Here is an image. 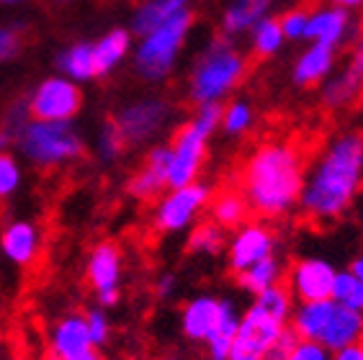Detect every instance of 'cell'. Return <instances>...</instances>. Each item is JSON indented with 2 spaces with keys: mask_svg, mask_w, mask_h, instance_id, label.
Instances as JSON below:
<instances>
[{
  "mask_svg": "<svg viewBox=\"0 0 363 360\" xmlns=\"http://www.w3.org/2000/svg\"><path fill=\"white\" fill-rule=\"evenodd\" d=\"M363 193V132L345 129L325 142L304 173L299 208L317 224L337 222Z\"/></svg>",
  "mask_w": 363,
  "mask_h": 360,
  "instance_id": "1",
  "label": "cell"
},
{
  "mask_svg": "<svg viewBox=\"0 0 363 360\" xmlns=\"http://www.w3.org/2000/svg\"><path fill=\"white\" fill-rule=\"evenodd\" d=\"M304 157L289 139H268L247 154L240 173L242 196L263 222L284 219L299 208L304 186Z\"/></svg>",
  "mask_w": 363,
  "mask_h": 360,
  "instance_id": "2",
  "label": "cell"
},
{
  "mask_svg": "<svg viewBox=\"0 0 363 360\" xmlns=\"http://www.w3.org/2000/svg\"><path fill=\"white\" fill-rule=\"evenodd\" d=\"M247 75V57L240 52L232 39H211L199 52L189 72V98L191 103L206 106L219 103L240 88Z\"/></svg>",
  "mask_w": 363,
  "mask_h": 360,
  "instance_id": "3",
  "label": "cell"
},
{
  "mask_svg": "<svg viewBox=\"0 0 363 360\" xmlns=\"http://www.w3.org/2000/svg\"><path fill=\"white\" fill-rule=\"evenodd\" d=\"M13 147L28 165L42 170L70 165L88 150L83 132L75 126V121H42V118H26L16 132Z\"/></svg>",
  "mask_w": 363,
  "mask_h": 360,
  "instance_id": "4",
  "label": "cell"
},
{
  "mask_svg": "<svg viewBox=\"0 0 363 360\" xmlns=\"http://www.w3.org/2000/svg\"><path fill=\"white\" fill-rule=\"evenodd\" d=\"M194 31V11H181L162 26L152 28L150 34L140 36V42L132 49L134 72L150 85H157L173 75L178 67L181 52Z\"/></svg>",
  "mask_w": 363,
  "mask_h": 360,
  "instance_id": "5",
  "label": "cell"
},
{
  "mask_svg": "<svg viewBox=\"0 0 363 360\" xmlns=\"http://www.w3.org/2000/svg\"><path fill=\"white\" fill-rule=\"evenodd\" d=\"M219 121H222L219 103L196 106L194 116L175 132L173 142H170L168 188H181L199 180L203 159L209 152V142L219 132Z\"/></svg>",
  "mask_w": 363,
  "mask_h": 360,
  "instance_id": "6",
  "label": "cell"
},
{
  "mask_svg": "<svg viewBox=\"0 0 363 360\" xmlns=\"http://www.w3.org/2000/svg\"><path fill=\"white\" fill-rule=\"evenodd\" d=\"M242 312L230 296L199 293L181 309V332L191 342H206L211 337H232L240 327Z\"/></svg>",
  "mask_w": 363,
  "mask_h": 360,
  "instance_id": "7",
  "label": "cell"
},
{
  "mask_svg": "<svg viewBox=\"0 0 363 360\" xmlns=\"http://www.w3.org/2000/svg\"><path fill=\"white\" fill-rule=\"evenodd\" d=\"M173 116L175 108L170 101L160 96H145L121 103L111 121L116 124L126 147H147L168 132Z\"/></svg>",
  "mask_w": 363,
  "mask_h": 360,
  "instance_id": "8",
  "label": "cell"
},
{
  "mask_svg": "<svg viewBox=\"0 0 363 360\" xmlns=\"http://www.w3.org/2000/svg\"><path fill=\"white\" fill-rule=\"evenodd\" d=\"M286 327V319L268 312L260 301L252 298V304H247L242 312L238 332L232 339L230 360H271L273 347Z\"/></svg>",
  "mask_w": 363,
  "mask_h": 360,
  "instance_id": "9",
  "label": "cell"
},
{
  "mask_svg": "<svg viewBox=\"0 0 363 360\" xmlns=\"http://www.w3.org/2000/svg\"><path fill=\"white\" fill-rule=\"evenodd\" d=\"M211 186L194 180L189 186L168 188L152 206V229L160 235H181L196 224V219L209 208Z\"/></svg>",
  "mask_w": 363,
  "mask_h": 360,
  "instance_id": "10",
  "label": "cell"
},
{
  "mask_svg": "<svg viewBox=\"0 0 363 360\" xmlns=\"http://www.w3.org/2000/svg\"><path fill=\"white\" fill-rule=\"evenodd\" d=\"M26 108L31 118L42 121H75L83 111V90L65 75H49L36 83L26 98Z\"/></svg>",
  "mask_w": 363,
  "mask_h": 360,
  "instance_id": "11",
  "label": "cell"
},
{
  "mask_svg": "<svg viewBox=\"0 0 363 360\" xmlns=\"http://www.w3.org/2000/svg\"><path fill=\"white\" fill-rule=\"evenodd\" d=\"M121 276H124V252L116 242H98L85 260V278L96 293L98 306L111 309L121 298Z\"/></svg>",
  "mask_w": 363,
  "mask_h": 360,
  "instance_id": "12",
  "label": "cell"
},
{
  "mask_svg": "<svg viewBox=\"0 0 363 360\" xmlns=\"http://www.w3.org/2000/svg\"><path fill=\"white\" fill-rule=\"evenodd\" d=\"M279 237L266 222H245L242 227L232 229V237L227 240V268L232 276H240L255 263L276 255Z\"/></svg>",
  "mask_w": 363,
  "mask_h": 360,
  "instance_id": "13",
  "label": "cell"
},
{
  "mask_svg": "<svg viewBox=\"0 0 363 360\" xmlns=\"http://www.w3.org/2000/svg\"><path fill=\"white\" fill-rule=\"evenodd\" d=\"M337 268L328 257L307 255L294 260L286 273V288L291 291L294 301H320L333 296Z\"/></svg>",
  "mask_w": 363,
  "mask_h": 360,
  "instance_id": "14",
  "label": "cell"
},
{
  "mask_svg": "<svg viewBox=\"0 0 363 360\" xmlns=\"http://www.w3.org/2000/svg\"><path fill=\"white\" fill-rule=\"evenodd\" d=\"M363 96V39L350 49L348 60L320 85V103L330 111H342Z\"/></svg>",
  "mask_w": 363,
  "mask_h": 360,
  "instance_id": "15",
  "label": "cell"
},
{
  "mask_svg": "<svg viewBox=\"0 0 363 360\" xmlns=\"http://www.w3.org/2000/svg\"><path fill=\"white\" fill-rule=\"evenodd\" d=\"M49 353L52 360H88L98 353L88 334L85 314L72 312L57 319L49 332Z\"/></svg>",
  "mask_w": 363,
  "mask_h": 360,
  "instance_id": "16",
  "label": "cell"
},
{
  "mask_svg": "<svg viewBox=\"0 0 363 360\" xmlns=\"http://www.w3.org/2000/svg\"><path fill=\"white\" fill-rule=\"evenodd\" d=\"M170 145H152L147 150L145 162L126 180V193L137 201H157L168 191Z\"/></svg>",
  "mask_w": 363,
  "mask_h": 360,
  "instance_id": "17",
  "label": "cell"
},
{
  "mask_svg": "<svg viewBox=\"0 0 363 360\" xmlns=\"http://www.w3.org/2000/svg\"><path fill=\"white\" fill-rule=\"evenodd\" d=\"M353 31H356V21H353L350 11L328 6V3L309 11L307 42L340 49L342 44H348L353 39Z\"/></svg>",
  "mask_w": 363,
  "mask_h": 360,
  "instance_id": "18",
  "label": "cell"
},
{
  "mask_svg": "<svg viewBox=\"0 0 363 360\" xmlns=\"http://www.w3.org/2000/svg\"><path fill=\"white\" fill-rule=\"evenodd\" d=\"M0 252L8 263L28 268L42 255V229L31 219H13L0 229Z\"/></svg>",
  "mask_w": 363,
  "mask_h": 360,
  "instance_id": "19",
  "label": "cell"
},
{
  "mask_svg": "<svg viewBox=\"0 0 363 360\" xmlns=\"http://www.w3.org/2000/svg\"><path fill=\"white\" fill-rule=\"evenodd\" d=\"M335 67H337V49L309 42L291 64V85L301 90L320 88L335 72Z\"/></svg>",
  "mask_w": 363,
  "mask_h": 360,
  "instance_id": "20",
  "label": "cell"
},
{
  "mask_svg": "<svg viewBox=\"0 0 363 360\" xmlns=\"http://www.w3.org/2000/svg\"><path fill=\"white\" fill-rule=\"evenodd\" d=\"M337 304L333 298H320V301H299L291 312V327L299 339H309V342H320L325 330H328L330 319L335 314Z\"/></svg>",
  "mask_w": 363,
  "mask_h": 360,
  "instance_id": "21",
  "label": "cell"
},
{
  "mask_svg": "<svg viewBox=\"0 0 363 360\" xmlns=\"http://www.w3.org/2000/svg\"><path fill=\"white\" fill-rule=\"evenodd\" d=\"M132 49H134L132 28L126 26L108 28L98 42H93V57H96L98 77L111 75L121 62H126L132 57Z\"/></svg>",
  "mask_w": 363,
  "mask_h": 360,
  "instance_id": "22",
  "label": "cell"
},
{
  "mask_svg": "<svg viewBox=\"0 0 363 360\" xmlns=\"http://www.w3.org/2000/svg\"><path fill=\"white\" fill-rule=\"evenodd\" d=\"M358 342H363V312H353V309H345V306L337 304L320 345L328 347L330 353H335V350L358 345Z\"/></svg>",
  "mask_w": 363,
  "mask_h": 360,
  "instance_id": "23",
  "label": "cell"
},
{
  "mask_svg": "<svg viewBox=\"0 0 363 360\" xmlns=\"http://www.w3.org/2000/svg\"><path fill=\"white\" fill-rule=\"evenodd\" d=\"M189 8H191V0H142L140 6L134 8L132 26L129 28H132L134 36H145L152 28L170 21L181 11H189Z\"/></svg>",
  "mask_w": 363,
  "mask_h": 360,
  "instance_id": "24",
  "label": "cell"
},
{
  "mask_svg": "<svg viewBox=\"0 0 363 360\" xmlns=\"http://www.w3.org/2000/svg\"><path fill=\"white\" fill-rule=\"evenodd\" d=\"M57 69L60 75L70 77L72 83L83 85L96 80V57H93V42H75L65 47L57 55Z\"/></svg>",
  "mask_w": 363,
  "mask_h": 360,
  "instance_id": "25",
  "label": "cell"
},
{
  "mask_svg": "<svg viewBox=\"0 0 363 360\" xmlns=\"http://www.w3.org/2000/svg\"><path fill=\"white\" fill-rule=\"evenodd\" d=\"M209 214L211 222H217L222 229H238L247 222L250 206L245 201L242 191H222V193L211 196Z\"/></svg>",
  "mask_w": 363,
  "mask_h": 360,
  "instance_id": "26",
  "label": "cell"
},
{
  "mask_svg": "<svg viewBox=\"0 0 363 360\" xmlns=\"http://www.w3.org/2000/svg\"><path fill=\"white\" fill-rule=\"evenodd\" d=\"M235 278H238V286L245 293L258 296V293L268 291V288L281 283V278H284V263H281L279 255L266 257V260H260V263H255L252 268H247L245 273H240V276H235Z\"/></svg>",
  "mask_w": 363,
  "mask_h": 360,
  "instance_id": "27",
  "label": "cell"
},
{
  "mask_svg": "<svg viewBox=\"0 0 363 360\" xmlns=\"http://www.w3.org/2000/svg\"><path fill=\"white\" fill-rule=\"evenodd\" d=\"M250 49L252 55L260 60H271V57L281 55V49L286 47V36L281 31L279 16H263L255 26L250 28Z\"/></svg>",
  "mask_w": 363,
  "mask_h": 360,
  "instance_id": "28",
  "label": "cell"
},
{
  "mask_svg": "<svg viewBox=\"0 0 363 360\" xmlns=\"http://www.w3.org/2000/svg\"><path fill=\"white\" fill-rule=\"evenodd\" d=\"M227 229H222L217 222H199L189 235V252L201 257H214L224 252L227 247Z\"/></svg>",
  "mask_w": 363,
  "mask_h": 360,
  "instance_id": "29",
  "label": "cell"
},
{
  "mask_svg": "<svg viewBox=\"0 0 363 360\" xmlns=\"http://www.w3.org/2000/svg\"><path fill=\"white\" fill-rule=\"evenodd\" d=\"M255 124V108H252L250 101L245 98H235L230 103L222 106V121H219V129H222L227 137H242L247 134Z\"/></svg>",
  "mask_w": 363,
  "mask_h": 360,
  "instance_id": "30",
  "label": "cell"
},
{
  "mask_svg": "<svg viewBox=\"0 0 363 360\" xmlns=\"http://www.w3.org/2000/svg\"><path fill=\"white\" fill-rule=\"evenodd\" d=\"M333 301L353 312H363V281H358L350 270H337L333 286Z\"/></svg>",
  "mask_w": 363,
  "mask_h": 360,
  "instance_id": "31",
  "label": "cell"
},
{
  "mask_svg": "<svg viewBox=\"0 0 363 360\" xmlns=\"http://www.w3.org/2000/svg\"><path fill=\"white\" fill-rule=\"evenodd\" d=\"M124 150H126L124 139H121L116 124L108 118V121H106V124L101 126V129H98V134H96V154H98V159H101L104 165H111V162H116V159L124 154Z\"/></svg>",
  "mask_w": 363,
  "mask_h": 360,
  "instance_id": "32",
  "label": "cell"
},
{
  "mask_svg": "<svg viewBox=\"0 0 363 360\" xmlns=\"http://www.w3.org/2000/svg\"><path fill=\"white\" fill-rule=\"evenodd\" d=\"M23 183V167L11 152H0V201L18 193Z\"/></svg>",
  "mask_w": 363,
  "mask_h": 360,
  "instance_id": "33",
  "label": "cell"
},
{
  "mask_svg": "<svg viewBox=\"0 0 363 360\" xmlns=\"http://www.w3.org/2000/svg\"><path fill=\"white\" fill-rule=\"evenodd\" d=\"M279 23L286 42H304L309 26V11L307 8H289L279 16Z\"/></svg>",
  "mask_w": 363,
  "mask_h": 360,
  "instance_id": "34",
  "label": "cell"
},
{
  "mask_svg": "<svg viewBox=\"0 0 363 360\" xmlns=\"http://www.w3.org/2000/svg\"><path fill=\"white\" fill-rule=\"evenodd\" d=\"M85 325H88V334H91V342L93 347H101L108 345V339H111V319H108V312H106L104 306H93L85 312Z\"/></svg>",
  "mask_w": 363,
  "mask_h": 360,
  "instance_id": "35",
  "label": "cell"
},
{
  "mask_svg": "<svg viewBox=\"0 0 363 360\" xmlns=\"http://www.w3.org/2000/svg\"><path fill=\"white\" fill-rule=\"evenodd\" d=\"M23 36L21 28L13 23H0V64L13 62L16 57L21 55Z\"/></svg>",
  "mask_w": 363,
  "mask_h": 360,
  "instance_id": "36",
  "label": "cell"
},
{
  "mask_svg": "<svg viewBox=\"0 0 363 360\" xmlns=\"http://www.w3.org/2000/svg\"><path fill=\"white\" fill-rule=\"evenodd\" d=\"M284 360H333V353L320 342H309V339H299L294 350Z\"/></svg>",
  "mask_w": 363,
  "mask_h": 360,
  "instance_id": "37",
  "label": "cell"
},
{
  "mask_svg": "<svg viewBox=\"0 0 363 360\" xmlns=\"http://www.w3.org/2000/svg\"><path fill=\"white\" fill-rule=\"evenodd\" d=\"M203 345H206V358L209 360H230L232 337H211Z\"/></svg>",
  "mask_w": 363,
  "mask_h": 360,
  "instance_id": "38",
  "label": "cell"
},
{
  "mask_svg": "<svg viewBox=\"0 0 363 360\" xmlns=\"http://www.w3.org/2000/svg\"><path fill=\"white\" fill-rule=\"evenodd\" d=\"M296 342H299L296 332H294L291 327H286V330H284V334L279 337V342H276V347H273V358L271 360H284L294 350V345H296Z\"/></svg>",
  "mask_w": 363,
  "mask_h": 360,
  "instance_id": "39",
  "label": "cell"
},
{
  "mask_svg": "<svg viewBox=\"0 0 363 360\" xmlns=\"http://www.w3.org/2000/svg\"><path fill=\"white\" fill-rule=\"evenodd\" d=\"M175 291H178V278H175V273H162L157 278V283H155V293L160 298H173Z\"/></svg>",
  "mask_w": 363,
  "mask_h": 360,
  "instance_id": "40",
  "label": "cell"
},
{
  "mask_svg": "<svg viewBox=\"0 0 363 360\" xmlns=\"http://www.w3.org/2000/svg\"><path fill=\"white\" fill-rule=\"evenodd\" d=\"M235 3H240V6H245L250 13H255L258 18H263V16L271 13V8L276 0H235Z\"/></svg>",
  "mask_w": 363,
  "mask_h": 360,
  "instance_id": "41",
  "label": "cell"
},
{
  "mask_svg": "<svg viewBox=\"0 0 363 360\" xmlns=\"http://www.w3.org/2000/svg\"><path fill=\"white\" fill-rule=\"evenodd\" d=\"M333 360H363V342L342 347V350H335V353H333Z\"/></svg>",
  "mask_w": 363,
  "mask_h": 360,
  "instance_id": "42",
  "label": "cell"
},
{
  "mask_svg": "<svg viewBox=\"0 0 363 360\" xmlns=\"http://www.w3.org/2000/svg\"><path fill=\"white\" fill-rule=\"evenodd\" d=\"M328 6H335V8H342V11H363V0H325Z\"/></svg>",
  "mask_w": 363,
  "mask_h": 360,
  "instance_id": "43",
  "label": "cell"
},
{
  "mask_svg": "<svg viewBox=\"0 0 363 360\" xmlns=\"http://www.w3.org/2000/svg\"><path fill=\"white\" fill-rule=\"evenodd\" d=\"M11 147H13V134L0 126V152H11Z\"/></svg>",
  "mask_w": 363,
  "mask_h": 360,
  "instance_id": "44",
  "label": "cell"
},
{
  "mask_svg": "<svg viewBox=\"0 0 363 360\" xmlns=\"http://www.w3.org/2000/svg\"><path fill=\"white\" fill-rule=\"evenodd\" d=\"M348 270H350V273H353V276L358 278V281H363V252H361V255L353 257V260H350Z\"/></svg>",
  "mask_w": 363,
  "mask_h": 360,
  "instance_id": "45",
  "label": "cell"
},
{
  "mask_svg": "<svg viewBox=\"0 0 363 360\" xmlns=\"http://www.w3.org/2000/svg\"><path fill=\"white\" fill-rule=\"evenodd\" d=\"M3 6H18V3H23V0H0Z\"/></svg>",
  "mask_w": 363,
  "mask_h": 360,
  "instance_id": "46",
  "label": "cell"
},
{
  "mask_svg": "<svg viewBox=\"0 0 363 360\" xmlns=\"http://www.w3.org/2000/svg\"><path fill=\"white\" fill-rule=\"evenodd\" d=\"M160 360H175V358H160Z\"/></svg>",
  "mask_w": 363,
  "mask_h": 360,
  "instance_id": "47",
  "label": "cell"
},
{
  "mask_svg": "<svg viewBox=\"0 0 363 360\" xmlns=\"http://www.w3.org/2000/svg\"><path fill=\"white\" fill-rule=\"evenodd\" d=\"M361 31H363V21H361Z\"/></svg>",
  "mask_w": 363,
  "mask_h": 360,
  "instance_id": "48",
  "label": "cell"
}]
</instances>
